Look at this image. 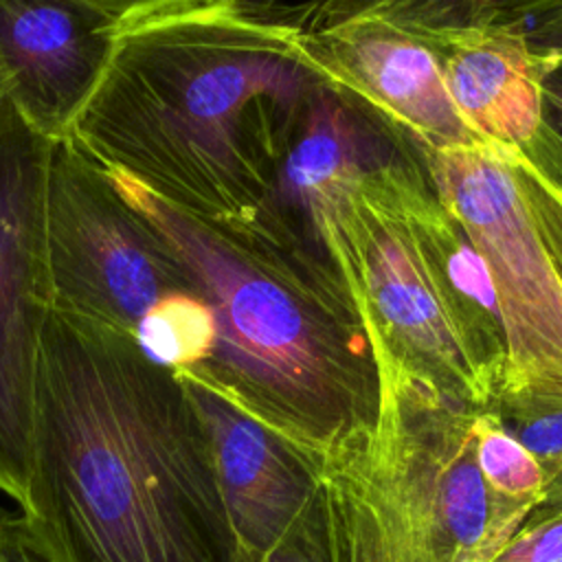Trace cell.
<instances>
[{
  "label": "cell",
  "instance_id": "6da1fadb",
  "mask_svg": "<svg viewBox=\"0 0 562 562\" xmlns=\"http://www.w3.org/2000/svg\"><path fill=\"white\" fill-rule=\"evenodd\" d=\"M59 562H248L176 373L50 310L20 509Z\"/></svg>",
  "mask_w": 562,
  "mask_h": 562
},
{
  "label": "cell",
  "instance_id": "7a4b0ae2",
  "mask_svg": "<svg viewBox=\"0 0 562 562\" xmlns=\"http://www.w3.org/2000/svg\"><path fill=\"white\" fill-rule=\"evenodd\" d=\"M292 29L233 0H125L66 140L182 215L244 224L268 200L255 105H294L318 86L292 57Z\"/></svg>",
  "mask_w": 562,
  "mask_h": 562
},
{
  "label": "cell",
  "instance_id": "3957f363",
  "mask_svg": "<svg viewBox=\"0 0 562 562\" xmlns=\"http://www.w3.org/2000/svg\"><path fill=\"white\" fill-rule=\"evenodd\" d=\"M114 189L176 250L217 321L213 356L189 371L268 426L316 470L371 426L378 375L347 292L281 233L266 204L250 222L220 228L105 169Z\"/></svg>",
  "mask_w": 562,
  "mask_h": 562
},
{
  "label": "cell",
  "instance_id": "277c9868",
  "mask_svg": "<svg viewBox=\"0 0 562 562\" xmlns=\"http://www.w3.org/2000/svg\"><path fill=\"white\" fill-rule=\"evenodd\" d=\"M369 345L375 417L318 465L334 562H490L527 514L483 481L476 411Z\"/></svg>",
  "mask_w": 562,
  "mask_h": 562
},
{
  "label": "cell",
  "instance_id": "5b68a950",
  "mask_svg": "<svg viewBox=\"0 0 562 562\" xmlns=\"http://www.w3.org/2000/svg\"><path fill=\"white\" fill-rule=\"evenodd\" d=\"M454 226L408 165L375 160L314 237L369 342L443 397L481 411L498 391L505 338L454 281Z\"/></svg>",
  "mask_w": 562,
  "mask_h": 562
},
{
  "label": "cell",
  "instance_id": "8992f818",
  "mask_svg": "<svg viewBox=\"0 0 562 562\" xmlns=\"http://www.w3.org/2000/svg\"><path fill=\"white\" fill-rule=\"evenodd\" d=\"M424 156L435 198L463 228L492 279L505 338L494 400L562 397V277L507 149L472 143Z\"/></svg>",
  "mask_w": 562,
  "mask_h": 562
},
{
  "label": "cell",
  "instance_id": "52a82bcc",
  "mask_svg": "<svg viewBox=\"0 0 562 562\" xmlns=\"http://www.w3.org/2000/svg\"><path fill=\"white\" fill-rule=\"evenodd\" d=\"M53 310L134 336L171 292H198L169 241L70 140L53 143L44 200Z\"/></svg>",
  "mask_w": 562,
  "mask_h": 562
},
{
  "label": "cell",
  "instance_id": "ba28073f",
  "mask_svg": "<svg viewBox=\"0 0 562 562\" xmlns=\"http://www.w3.org/2000/svg\"><path fill=\"white\" fill-rule=\"evenodd\" d=\"M53 143L0 99V492L26 505L40 338L53 310L44 200Z\"/></svg>",
  "mask_w": 562,
  "mask_h": 562
},
{
  "label": "cell",
  "instance_id": "9c48e42d",
  "mask_svg": "<svg viewBox=\"0 0 562 562\" xmlns=\"http://www.w3.org/2000/svg\"><path fill=\"white\" fill-rule=\"evenodd\" d=\"M290 46L316 83L364 101L424 151L483 143L457 114L437 50L400 4H367L314 29L294 26Z\"/></svg>",
  "mask_w": 562,
  "mask_h": 562
},
{
  "label": "cell",
  "instance_id": "30bf717a",
  "mask_svg": "<svg viewBox=\"0 0 562 562\" xmlns=\"http://www.w3.org/2000/svg\"><path fill=\"white\" fill-rule=\"evenodd\" d=\"M400 7L437 50L448 97L468 130L483 143L529 147L544 123L549 75L529 46L522 18L487 4Z\"/></svg>",
  "mask_w": 562,
  "mask_h": 562
},
{
  "label": "cell",
  "instance_id": "8fae6325",
  "mask_svg": "<svg viewBox=\"0 0 562 562\" xmlns=\"http://www.w3.org/2000/svg\"><path fill=\"white\" fill-rule=\"evenodd\" d=\"M125 0H0V99L61 143L94 94Z\"/></svg>",
  "mask_w": 562,
  "mask_h": 562
},
{
  "label": "cell",
  "instance_id": "7c38bea8",
  "mask_svg": "<svg viewBox=\"0 0 562 562\" xmlns=\"http://www.w3.org/2000/svg\"><path fill=\"white\" fill-rule=\"evenodd\" d=\"M206 435L215 481L248 562H259L310 509L318 470L202 378L176 373Z\"/></svg>",
  "mask_w": 562,
  "mask_h": 562
},
{
  "label": "cell",
  "instance_id": "4fadbf2b",
  "mask_svg": "<svg viewBox=\"0 0 562 562\" xmlns=\"http://www.w3.org/2000/svg\"><path fill=\"white\" fill-rule=\"evenodd\" d=\"M305 101V121L272 182V200L283 198L310 224L345 200L378 156L338 92L318 83Z\"/></svg>",
  "mask_w": 562,
  "mask_h": 562
},
{
  "label": "cell",
  "instance_id": "5bb4252c",
  "mask_svg": "<svg viewBox=\"0 0 562 562\" xmlns=\"http://www.w3.org/2000/svg\"><path fill=\"white\" fill-rule=\"evenodd\" d=\"M132 338L154 364L171 373L193 371L213 356L217 321L200 292H171L147 310Z\"/></svg>",
  "mask_w": 562,
  "mask_h": 562
},
{
  "label": "cell",
  "instance_id": "9a60e30c",
  "mask_svg": "<svg viewBox=\"0 0 562 562\" xmlns=\"http://www.w3.org/2000/svg\"><path fill=\"white\" fill-rule=\"evenodd\" d=\"M474 457L483 481L505 505L531 514L544 503V479L536 459L487 408L474 413Z\"/></svg>",
  "mask_w": 562,
  "mask_h": 562
},
{
  "label": "cell",
  "instance_id": "2e32d148",
  "mask_svg": "<svg viewBox=\"0 0 562 562\" xmlns=\"http://www.w3.org/2000/svg\"><path fill=\"white\" fill-rule=\"evenodd\" d=\"M487 411L536 459L544 479V503L562 507V397H501Z\"/></svg>",
  "mask_w": 562,
  "mask_h": 562
},
{
  "label": "cell",
  "instance_id": "e0dca14e",
  "mask_svg": "<svg viewBox=\"0 0 562 562\" xmlns=\"http://www.w3.org/2000/svg\"><path fill=\"white\" fill-rule=\"evenodd\" d=\"M536 228L562 277V178L529 149L505 147Z\"/></svg>",
  "mask_w": 562,
  "mask_h": 562
},
{
  "label": "cell",
  "instance_id": "ac0fdd59",
  "mask_svg": "<svg viewBox=\"0 0 562 562\" xmlns=\"http://www.w3.org/2000/svg\"><path fill=\"white\" fill-rule=\"evenodd\" d=\"M490 562H562V507H538Z\"/></svg>",
  "mask_w": 562,
  "mask_h": 562
},
{
  "label": "cell",
  "instance_id": "d6986e66",
  "mask_svg": "<svg viewBox=\"0 0 562 562\" xmlns=\"http://www.w3.org/2000/svg\"><path fill=\"white\" fill-rule=\"evenodd\" d=\"M259 562H334V544L323 490L310 509Z\"/></svg>",
  "mask_w": 562,
  "mask_h": 562
},
{
  "label": "cell",
  "instance_id": "ffe728a7",
  "mask_svg": "<svg viewBox=\"0 0 562 562\" xmlns=\"http://www.w3.org/2000/svg\"><path fill=\"white\" fill-rule=\"evenodd\" d=\"M527 13L522 24L529 46L551 75L562 68V2L529 7Z\"/></svg>",
  "mask_w": 562,
  "mask_h": 562
},
{
  "label": "cell",
  "instance_id": "44dd1931",
  "mask_svg": "<svg viewBox=\"0 0 562 562\" xmlns=\"http://www.w3.org/2000/svg\"><path fill=\"white\" fill-rule=\"evenodd\" d=\"M0 562H59L20 509L0 507Z\"/></svg>",
  "mask_w": 562,
  "mask_h": 562
},
{
  "label": "cell",
  "instance_id": "7402d4cb",
  "mask_svg": "<svg viewBox=\"0 0 562 562\" xmlns=\"http://www.w3.org/2000/svg\"><path fill=\"white\" fill-rule=\"evenodd\" d=\"M544 123L540 136L562 156V70L551 72L542 86Z\"/></svg>",
  "mask_w": 562,
  "mask_h": 562
},
{
  "label": "cell",
  "instance_id": "603a6c76",
  "mask_svg": "<svg viewBox=\"0 0 562 562\" xmlns=\"http://www.w3.org/2000/svg\"><path fill=\"white\" fill-rule=\"evenodd\" d=\"M560 70H562V68H560Z\"/></svg>",
  "mask_w": 562,
  "mask_h": 562
}]
</instances>
